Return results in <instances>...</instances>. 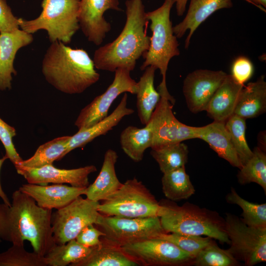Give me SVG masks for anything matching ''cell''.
<instances>
[{
	"label": "cell",
	"instance_id": "obj_44",
	"mask_svg": "<svg viewBox=\"0 0 266 266\" xmlns=\"http://www.w3.org/2000/svg\"><path fill=\"white\" fill-rule=\"evenodd\" d=\"M255 5L259 6L261 8L264 9L266 7V0H246Z\"/></svg>",
	"mask_w": 266,
	"mask_h": 266
},
{
	"label": "cell",
	"instance_id": "obj_32",
	"mask_svg": "<svg viewBox=\"0 0 266 266\" xmlns=\"http://www.w3.org/2000/svg\"><path fill=\"white\" fill-rule=\"evenodd\" d=\"M237 179L241 184L254 182L266 193V155L261 147H255L251 158L240 169Z\"/></svg>",
	"mask_w": 266,
	"mask_h": 266
},
{
	"label": "cell",
	"instance_id": "obj_5",
	"mask_svg": "<svg viewBox=\"0 0 266 266\" xmlns=\"http://www.w3.org/2000/svg\"><path fill=\"white\" fill-rule=\"evenodd\" d=\"M175 3V0H165L159 8L146 12L147 19L151 22L152 34L150 37L149 48L142 56L144 61L140 69L144 70L150 66L159 69L162 76L158 87L161 89H167L166 74L170 60L180 55L179 43L170 18L171 9Z\"/></svg>",
	"mask_w": 266,
	"mask_h": 266
},
{
	"label": "cell",
	"instance_id": "obj_33",
	"mask_svg": "<svg viewBox=\"0 0 266 266\" xmlns=\"http://www.w3.org/2000/svg\"><path fill=\"white\" fill-rule=\"evenodd\" d=\"M228 202L235 204L242 209V221L247 225L266 228V203L257 204L249 202L241 198L234 188L226 196Z\"/></svg>",
	"mask_w": 266,
	"mask_h": 266
},
{
	"label": "cell",
	"instance_id": "obj_11",
	"mask_svg": "<svg viewBox=\"0 0 266 266\" xmlns=\"http://www.w3.org/2000/svg\"><path fill=\"white\" fill-rule=\"evenodd\" d=\"M160 95V100L148 122L153 132L151 148L198 138L197 127L183 124L174 115V98L170 94Z\"/></svg>",
	"mask_w": 266,
	"mask_h": 266
},
{
	"label": "cell",
	"instance_id": "obj_23",
	"mask_svg": "<svg viewBox=\"0 0 266 266\" xmlns=\"http://www.w3.org/2000/svg\"><path fill=\"white\" fill-rule=\"evenodd\" d=\"M118 156L111 149L105 153L100 171L95 181L86 188L85 195L90 200L100 201L107 198L122 185L115 171Z\"/></svg>",
	"mask_w": 266,
	"mask_h": 266
},
{
	"label": "cell",
	"instance_id": "obj_1",
	"mask_svg": "<svg viewBox=\"0 0 266 266\" xmlns=\"http://www.w3.org/2000/svg\"><path fill=\"white\" fill-rule=\"evenodd\" d=\"M52 211L39 206L19 189L11 205L0 204V241L24 246L30 242L33 252L44 257L56 244L51 226Z\"/></svg>",
	"mask_w": 266,
	"mask_h": 266
},
{
	"label": "cell",
	"instance_id": "obj_28",
	"mask_svg": "<svg viewBox=\"0 0 266 266\" xmlns=\"http://www.w3.org/2000/svg\"><path fill=\"white\" fill-rule=\"evenodd\" d=\"M91 250L92 247L85 246L73 239L65 244H56L44 257L47 266H74L85 259Z\"/></svg>",
	"mask_w": 266,
	"mask_h": 266
},
{
	"label": "cell",
	"instance_id": "obj_15",
	"mask_svg": "<svg viewBox=\"0 0 266 266\" xmlns=\"http://www.w3.org/2000/svg\"><path fill=\"white\" fill-rule=\"evenodd\" d=\"M108 10L121 11L119 0H80L79 25L89 42L100 45L111 26L104 14Z\"/></svg>",
	"mask_w": 266,
	"mask_h": 266
},
{
	"label": "cell",
	"instance_id": "obj_45",
	"mask_svg": "<svg viewBox=\"0 0 266 266\" xmlns=\"http://www.w3.org/2000/svg\"></svg>",
	"mask_w": 266,
	"mask_h": 266
},
{
	"label": "cell",
	"instance_id": "obj_16",
	"mask_svg": "<svg viewBox=\"0 0 266 266\" xmlns=\"http://www.w3.org/2000/svg\"><path fill=\"white\" fill-rule=\"evenodd\" d=\"M18 174L28 183L45 185L48 183H67L72 186L86 188L89 185V175L97 171L94 165L73 169H60L52 165L39 168H30L18 165L15 166Z\"/></svg>",
	"mask_w": 266,
	"mask_h": 266
},
{
	"label": "cell",
	"instance_id": "obj_18",
	"mask_svg": "<svg viewBox=\"0 0 266 266\" xmlns=\"http://www.w3.org/2000/svg\"><path fill=\"white\" fill-rule=\"evenodd\" d=\"M33 40L32 34L20 29L12 33H0V91L11 89L12 74H17L13 65L16 54Z\"/></svg>",
	"mask_w": 266,
	"mask_h": 266
},
{
	"label": "cell",
	"instance_id": "obj_14",
	"mask_svg": "<svg viewBox=\"0 0 266 266\" xmlns=\"http://www.w3.org/2000/svg\"><path fill=\"white\" fill-rule=\"evenodd\" d=\"M228 74L222 70L197 69L189 73L183 81V93L192 113L205 111L212 97Z\"/></svg>",
	"mask_w": 266,
	"mask_h": 266
},
{
	"label": "cell",
	"instance_id": "obj_38",
	"mask_svg": "<svg viewBox=\"0 0 266 266\" xmlns=\"http://www.w3.org/2000/svg\"><path fill=\"white\" fill-rule=\"evenodd\" d=\"M15 135V128L0 118V140L5 148V156L10 160L14 166L23 160L16 151L12 142V138Z\"/></svg>",
	"mask_w": 266,
	"mask_h": 266
},
{
	"label": "cell",
	"instance_id": "obj_40",
	"mask_svg": "<svg viewBox=\"0 0 266 266\" xmlns=\"http://www.w3.org/2000/svg\"><path fill=\"white\" fill-rule=\"evenodd\" d=\"M19 18L15 16L6 0H0V33L19 29Z\"/></svg>",
	"mask_w": 266,
	"mask_h": 266
},
{
	"label": "cell",
	"instance_id": "obj_36",
	"mask_svg": "<svg viewBox=\"0 0 266 266\" xmlns=\"http://www.w3.org/2000/svg\"><path fill=\"white\" fill-rule=\"evenodd\" d=\"M44 257L26 251L24 246L12 245L0 253V266H46Z\"/></svg>",
	"mask_w": 266,
	"mask_h": 266
},
{
	"label": "cell",
	"instance_id": "obj_42",
	"mask_svg": "<svg viewBox=\"0 0 266 266\" xmlns=\"http://www.w3.org/2000/svg\"><path fill=\"white\" fill-rule=\"evenodd\" d=\"M188 1V0H175V7L178 16H181L184 14Z\"/></svg>",
	"mask_w": 266,
	"mask_h": 266
},
{
	"label": "cell",
	"instance_id": "obj_22",
	"mask_svg": "<svg viewBox=\"0 0 266 266\" xmlns=\"http://www.w3.org/2000/svg\"><path fill=\"white\" fill-rule=\"evenodd\" d=\"M197 134L198 138L207 142L220 157L232 166L241 168L225 122L214 121L204 126L197 127Z\"/></svg>",
	"mask_w": 266,
	"mask_h": 266
},
{
	"label": "cell",
	"instance_id": "obj_6",
	"mask_svg": "<svg viewBox=\"0 0 266 266\" xmlns=\"http://www.w3.org/2000/svg\"><path fill=\"white\" fill-rule=\"evenodd\" d=\"M40 14L35 19L19 18L21 30L31 34L44 30L51 42L69 44L80 29V0H42Z\"/></svg>",
	"mask_w": 266,
	"mask_h": 266
},
{
	"label": "cell",
	"instance_id": "obj_17",
	"mask_svg": "<svg viewBox=\"0 0 266 266\" xmlns=\"http://www.w3.org/2000/svg\"><path fill=\"white\" fill-rule=\"evenodd\" d=\"M86 188L69 186L63 184L42 185L28 183L22 185L19 190L33 198L39 206L57 210L67 205L78 197L84 195Z\"/></svg>",
	"mask_w": 266,
	"mask_h": 266
},
{
	"label": "cell",
	"instance_id": "obj_25",
	"mask_svg": "<svg viewBox=\"0 0 266 266\" xmlns=\"http://www.w3.org/2000/svg\"><path fill=\"white\" fill-rule=\"evenodd\" d=\"M157 69L150 66L137 82L136 107L140 122L146 125L160 99V95L154 87L155 72Z\"/></svg>",
	"mask_w": 266,
	"mask_h": 266
},
{
	"label": "cell",
	"instance_id": "obj_8",
	"mask_svg": "<svg viewBox=\"0 0 266 266\" xmlns=\"http://www.w3.org/2000/svg\"><path fill=\"white\" fill-rule=\"evenodd\" d=\"M96 225L104 233V241L120 247L166 233L158 216L125 218L101 214Z\"/></svg>",
	"mask_w": 266,
	"mask_h": 266
},
{
	"label": "cell",
	"instance_id": "obj_20",
	"mask_svg": "<svg viewBox=\"0 0 266 266\" xmlns=\"http://www.w3.org/2000/svg\"><path fill=\"white\" fill-rule=\"evenodd\" d=\"M128 94L125 93L120 102L114 111L93 126L78 131L71 136L67 144L66 155L76 148H82L96 137L105 135L117 126L125 117L134 111L127 107Z\"/></svg>",
	"mask_w": 266,
	"mask_h": 266
},
{
	"label": "cell",
	"instance_id": "obj_24",
	"mask_svg": "<svg viewBox=\"0 0 266 266\" xmlns=\"http://www.w3.org/2000/svg\"><path fill=\"white\" fill-rule=\"evenodd\" d=\"M266 110V82L262 75L243 87L239 92L233 114L245 119L258 117Z\"/></svg>",
	"mask_w": 266,
	"mask_h": 266
},
{
	"label": "cell",
	"instance_id": "obj_3",
	"mask_svg": "<svg viewBox=\"0 0 266 266\" xmlns=\"http://www.w3.org/2000/svg\"><path fill=\"white\" fill-rule=\"evenodd\" d=\"M51 43L42 60V72L56 89L67 94H81L99 81L100 75L85 50L59 41Z\"/></svg>",
	"mask_w": 266,
	"mask_h": 266
},
{
	"label": "cell",
	"instance_id": "obj_31",
	"mask_svg": "<svg viewBox=\"0 0 266 266\" xmlns=\"http://www.w3.org/2000/svg\"><path fill=\"white\" fill-rule=\"evenodd\" d=\"M188 152L187 146L181 142L151 148L150 153L158 164L160 170L165 173L185 166Z\"/></svg>",
	"mask_w": 266,
	"mask_h": 266
},
{
	"label": "cell",
	"instance_id": "obj_4",
	"mask_svg": "<svg viewBox=\"0 0 266 266\" xmlns=\"http://www.w3.org/2000/svg\"><path fill=\"white\" fill-rule=\"evenodd\" d=\"M160 204L159 217L166 233L204 235L230 244L225 220L216 213L191 203L181 206L166 202Z\"/></svg>",
	"mask_w": 266,
	"mask_h": 266
},
{
	"label": "cell",
	"instance_id": "obj_35",
	"mask_svg": "<svg viewBox=\"0 0 266 266\" xmlns=\"http://www.w3.org/2000/svg\"><path fill=\"white\" fill-rule=\"evenodd\" d=\"M239 264L228 249L220 248L213 240L199 252L193 262L196 266H236Z\"/></svg>",
	"mask_w": 266,
	"mask_h": 266
},
{
	"label": "cell",
	"instance_id": "obj_19",
	"mask_svg": "<svg viewBox=\"0 0 266 266\" xmlns=\"http://www.w3.org/2000/svg\"><path fill=\"white\" fill-rule=\"evenodd\" d=\"M233 6L232 0H190L185 18L173 27V33L177 38H180L189 31L184 46L187 49L192 35L202 23L215 11Z\"/></svg>",
	"mask_w": 266,
	"mask_h": 266
},
{
	"label": "cell",
	"instance_id": "obj_27",
	"mask_svg": "<svg viewBox=\"0 0 266 266\" xmlns=\"http://www.w3.org/2000/svg\"><path fill=\"white\" fill-rule=\"evenodd\" d=\"M153 132L149 123L143 128L129 126L121 133L120 142L125 153L133 161H142L145 150L151 148Z\"/></svg>",
	"mask_w": 266,
	"mask_h": 266
},
{
	"label": "cell",
	"instance_id": "obj_2",
	"mask_svg": "<svg viewBox=\"0 0 266 266\" xmlns=\"http://www.w3.org/2000/svg\"><path fill=\"white\" fill-rule=\"evenodd\" d=\"M125 4L126 21L120 34L94 52L93 60L98 69L115 72L122 68L132 71L149 48L150 37L146 34L149 21L142 0H127Z\"/></svg>",
	"mask_w": 266,
	"mask_h": 266
},
{
	"label": "cell",
	"instance_id": "obj_41",
	"mask_svg": "<svg viewBox=\"0 0 266 266\" xmlns=\"http://www.w3.org/2000/svg\"><path fill=\"white\" fill-rule=\"evenodd\" d=\"M104 235V233L102 231L95 228L93 224H91L83 228L75 239L85 246L94 247L101 243V240L100 237Z\"/></svg>",
	"mask_w": 266,
	"mask_h": 266
},
{
	"label": "cell",
	"instance_id": "obj_21",
	"mask_svg": "<svg viewBox=\"0 0 266 266\" xmlns=\"http://www.w3.org/2000/svg\"><path fill=\"white\" fill-rule=\"evenodd\" d=\"M243 86L228 74L208 104L205 110L208 115L214 121L225 122L233 114L239 92Z\"/></svg>",
	"mask_w": 266,
	"mask_h": 266
},
{
	"label": "cell",
	"instance_id": "obj_10",
	"mask_svg": "<svg viewBox=\"0 0 266 266\" xmlns=\"http://www.w3.org/2000/svg\"><path fill=\"white\" fill-rule=\"evenodd\" d=\"M99 201L78 197L67 205L57 209L51 216V226L56 244L75 239L86 226L96 225L101 214Z\"/></svg>",
	"mask_w": 266,
	"mask_h": 266
},
{
	"label": "cell",
	"instance_id": "obj_7",
	"mask_svg": "<svg viewBox=\"0 0 266 266\" xmlns=\"http://www.w3.org/2000/svg\"><path fill=\"white\" fill-rule=\"evenodd\" d=\"M98 206L104 215L125 218L159 217L161 204L136 178L127 180Z\"/></svg>",
	"mask_w": 266,
	"mask_h": 266
},
{
	"label": "cell",
	"instance_id": "obj_43",
	"mask_svg": "<svg viewBox=\"0 0 266 266\" xmlns=\"http://www.w3.org/2000/svg\"><path fill=\"white\" fill-rule=\"evenodd\" d=\"M6 159H7V158L5 156H3L2 158L0 159V170H1V166H2V164ZM0 198L3 200L4 203L8 205H11V202H10L7 195L2 190L1 183H0Z\"/></svg>",
	"mask_w": 266,
	"mask_h": 266
},
{
	"label": "cell",
	"instance_id": "obj_37",
	"mask_svg": "<svg viewBox=\"0 0 266 266\" xmlns=\"http://www.w3.org/2000/svg\"><path fill=\"white\" fill-rule=\"evenodd\" d=\"M156 238L164 239L174 243L194 258L200 250L212 241L211 237L207 236L202 237L201 235L178 233H164Z\"/></svg>",
	"mask_w": 266,
	"mask_h": 266
},
{
	"label": "cell",
	"instance_id": "obj_29",
	"mask_svg": "<svg viewBox=\"0 0 266 266\" xmlns=\"http://www.w3.org/2000/svg\"><path fill=\"white\" fill-rule=\"evenodd\" d=\"M70 136L67 135L57 137L41 145L32 157L22 160L16 166L39 168L53 165L54 161L60 160L66 155L67 144Z\"/></svg>",
	"mask_w": 266,
	"mask_h": 266
},
{
	"label": "cell",
	"instance_id": "obj_34",
	"mask_svg": "<svg viewBox=\"0 0 266 266\" xmlns=\"http://www.w3.org/2000/svg\"><path fill=\"white\" fill-rule=\"evenodd\" d=\"M245 120L242 117L233 114L225 122L226 127L230 134L233 145L241 167L253 155V151L249 147L245 137Z\"/></svg>",
	"mask_w": 266,
	"mask_h": 266
},
{
	"label": "cell",
	"instance_id": "obj_12",
	"mask_svg": "<svg viewBox=\"0 0 266 266\" xmlns=\"http://www.w3.org/2000/svg\"><path fill=\"white\" fill-rule=\"evenodd\" d=\"M139 266H182L193 264L194 257L174 243L152 238L121 247Z\"/></svg>",
	"mask_w": 266,
	"mask_h": 266
},
{
	"label": "cell",
	"instance_id": "obj_9",
	"mask_svg": "<svg viewBox=\"0 0 266 266\" xmlns=\"http://www.w3.org/2000/svg\"><path fill=\"white\" fill-rule=\"evenodd\" d=\"M226 230L230 240L228 250L238 261L253 266L266 261V228L247 225L241 218L227 213Z\"/></svg>",
	"mask_w": 266,
	"mask_h": 266
},
{
	"label": "cell",
	"instance_id": "obj_39",
	"mask_svg": "<svg viewBox=\"0 0 266 266\" xmlns=\"http://www.w3.org/2000/svg\"><path fill=\"white\" fill-rule=\"evenodd\" d=\"M231 71V75L234 80L237 83L244 85V84L248 81L253 74V65L248 58L240 56L233 62Z\"/></svg>",
	"mask_w": 266,
	"mask_h": 266
},
{
	"label": "cell",
	"instance_id": "obj_26",
	"mask_svg": "<svg viewBox=\"0 0 266 266\" xmlns=\"http://www.w3.org/2000/svg\"><path fill=\"white\" fill-rule=\"evenodd\" d=\"M139 264L122 250L121 247L104 240L92 247L89 255L74 266H137Z\"/></svg>",
	"mask_w": 266,
	"mask_h": 266
},
{
	"label": "cell",
	"instance_id": "obj_13",
	"mask_svg": "<svg viewBox=\"0 0 266 266\" xmlns=\"http://www.w3.org/2000/svg\"><path fill=\"white\" fill-rule=\"evenodd\" d=\"M130 72L122 68L115 71L114 80L106 91L80 112L74 123L78 130L88 128L106 117L111 104L120 94L130 93L136 95L137 84L131 77Z\"/></svg>",
	"mask_w": 266,
	"mask_h": 266
},
{
	"label": "cell",
	"instance_id": "obj_30",
	"mask_svg": "<svg viewBox=\"0 0 266 266\" xmlns=\"http://www.w3.org/2000/svg\"><path fill=\"white\" fill-rule=\"evenodd\" d=\"M162 184L165 196L172 201L188 199L195 192L185 166L164 173Z\"/></svg>",
	"mask_w": 266,
	"mask_h": 266
}]
</instances>
